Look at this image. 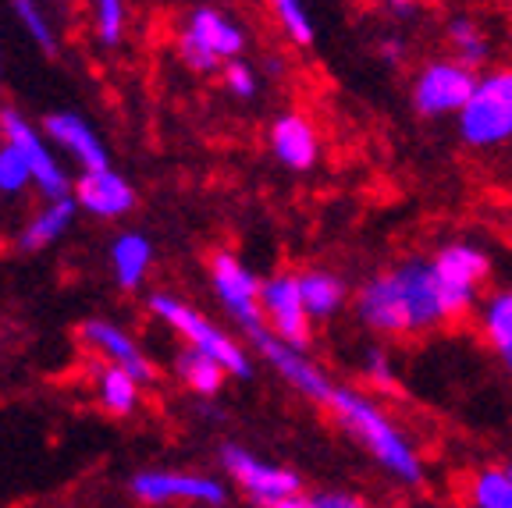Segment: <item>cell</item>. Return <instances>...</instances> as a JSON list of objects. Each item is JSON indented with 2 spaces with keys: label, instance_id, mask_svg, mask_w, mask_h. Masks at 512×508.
Wrapping results in <instances>:
<instances>
[{
  "label": "cell",
  "instance_id": "6da1fadb",
  "mask_svg": "<svg viewBox=\"0 0 512 508\" xmlns=\"http://www.w3.org/2000/svg\"><path fill=\"white\" fill-rule=\"evenodd\" d=\"M356 313L377 334H416L452 320L431 260H406L363 281L356 292Z\"/></svg>",
  "mask_w": 512,
  "mask_h": 508
},
{
  "label": "cell",
  "instance_id": "7a4b0ae2",
  "mask_svg": "<svg viewBox=\"0 0 512 508\" xmlns=\"http://www.w3.org/2000/svg\"><path fill=\"white\" fill-rule=\"evenodd\" d=\"M324 405H328L331 413L338 416V423H342L395 480H402V484H420L424 466L416 459L413 445H409L406 437H402V430L395 427L367 395L335 384V388L328 391V398H324Z\"/></svg>",
  "mask_w": 512,
  "mask_h": 508
},
{
  "label": "cell",
  "instance_id": "3957f363",
  "mask_svg": "<svg viewBox=\"0 0 512 508\" xmlns=\"http://www.w3.org/2000/svg\"><path fill=\"white\" fill-rule=\"evenodd\" d=\"M456 128L459 139L473 150L512 143V64H498L477 75V86L459 111Z\"/></svg>",
  "mask_w": 512,
  "mask_h": 508
},
{
  "label": "cell",
  "instance_id": "277c9868",
  "mask_svg": "<svg viewBox=\"0 0 512 508\" xmlns=\"http://www.w3.org/2000/svg\"><path fill=\"white\" fill-rule=\"evenodd\" d=\"M146 306L153 310V317L164 320L171 331H178V338L185 342V349H196L203 356H210L214 363L224 366L228 377H249V356L232 334H224L214 320H207L203 313H196L189 302L175 299L168 292H153L146 299Z\"/></svg>",
  "mask_w": 512,
  "mask_h": 508
},
{
  "label": "cell",
  "instance_id": "5b68a950",
  "mask_svg": "<svg viewBox=\"0 0 512 508\" xmlns=\"http://www.w3.org/2000/svg\"><path fill=\"white\" fill-rule=\"evenodd\" d=\"M242 50H246L242 25L217 8L189 11L182 32H178V57L196 75L221 72L228 61H239Z\"/></svg>",
  "mask_w": 512,
  "mask_h": 508
},
{
  "label": "cell",
  "instance_id": "8992f818",
  "mask_svg": "<svg viewBox=\"0 0 512 508\" xmlns=\"http://www.w3.org/2000/svg\"><path fill=\"white\" fill-rule=\"evenodd\" d=\"M477 75L473 68H466L456 57H438V61H427L420 72L413 75V107L420 118H459V111L466 107V100L473 96L477 86Z\"/></svg>",
  "mask_w": 512,
  "mask_h": 508
},
{
  "label": "cell",
  "instance_id": "52a82bcc",
  "mask_svg": "<svg viewBox=\"0 0 512 508\" xmlns=\"http://www.w3.org/2000/svg\"><path fill=\"white\" fill-rule=\"evenodd\" d=\"M210 285H214L217 302L228 310V317H232L235 324L249 334V338H253L260 327H267L264 324V302H260V295H264V281L256 278L253 270H249L235 253L217 249V253L210 256Z\"/></svg>",
  "mask_w": 512,
  "mask_h": 508
},
{
  "label": "cell",
  "instance_id": "ba28073f",
  "mask_svg": "<svg viewBox=\"0 0 512 508\" xmlns=\"http://www.w3.org/2000/svg\"><path fill=\"white\" fill-rule=\"evenodd\" d=\"M431 267H434V278H438L448 317L456 320V317H463L466 310L477 306L480 281L488 278V270H491L484 249L470 246V242H448V246H441L438 253H434Z\"/></svg>",
  "mask_w": 512,
  "mask_h": 508
},
{
  "label": "cell",
  "instance_id": "9c48e42d",
  "mask_svg": "<svg viewBox=\"0 0 512 508\" xmlns=\"http://www.w3.org/2000/svg\"><path fill=\"white\" fill-rule=\"evenodd\" d=\"M0 139H8L15 143L18 150L25 153L32 167V185L43 192L47 199H64L72 196V178L64 175L61 160L54 157V150L47 146V135L43 128H36L22 111L8 107V111H0Z\"/></svg>",
  "mask_w": 512,
  "mask_h": 508
},
{
  "label": "cell",
  "instance_id": "30bf717a",
  "mask_svg": "<svg viewBox=\"0 0 512 508\" xmlns=\"http://www.w3.org/2000/svg\"><path fill=\"white\" fill-rule=\"evenodd\" d=\"M264 324L274 338H281L292 349H306L313 334V317L306 313L303 292H299V274H274L264 281Z\"/></svg>",
  "mask_w": 512,
  "mask_h": 508
},
{
  "label": "cell",
  "instance_id": "8fae6325",
  "mask_svg": "<svg viewBox=\"0 0 512 508\" xmlns=\"http://www.w3.org/2000/svg\"><path fill=\"white\" fill-rule=\"evenodd\" d=\"M132 494L146 505H171V501H192V505H221L224 484L203 473H178V469H143L132 477Z\"/></svg>",
  "mask_w": 512,
  "mask_h": 508
},
{
  "label": "cell",
  "instance_id": "7c38bea8",
  "mask_svg": "<svg viewBox=\"0 0 512 508\" xmlns=\"http://www.w3.org/2000/svg\"><path fill=\"white\" fill-rule=\"evenodd\" d=\"M221 466L228 469V477L239 480L242 491L253 494L256 505H267V501L288 498V494H299V477L292 469L271 466V462L256 459L253 452L239 445L221 448Z\"/></svg>",
  "mask_w": 512,
  "mask_h": 508
},
{
  "label": "cell",
  "instance_id": "4fadbf2b",
  "mask_svg": "<svg viewBox=\"0 0 512 508\" xmlns=\"http://www.w3.org/2000/svg\"><path fill=\"white\" fill-rule=\"evenodd\" d=\"M72 196L79 203V210L100 217V221H118V217H128L136 210V189L114 167L82 171L72 182Z\"/></svg>",
  "mask_w": 512,
  "mask_h": 508
},
{
  "label": "cell",
  "instance_id": "5bb4252c",
  "mask_svg": "<svg viewBox=\"0 0 512 508\" xmlns=\"http://www.w3.org/2000/svg\"><path fill=\"white\" fill-rule=\"evenodd\" d=\"M43 135L57 150H64L82 171H100V167H111V153H107L104 139L89 125L82 114L75 111H54L43 118Z\"/></svg>",
  "mask_w": 512,
  "mask_h": 508
},
{
  "label": "cell",
  "instance_id": "9a60e30c",
  "mask_svg": "<svg viewBox=\"0 0 512 508\" xmlns=\"http://www.w3.org/2000/svg\"><path fill=\"white\" fill-rule=\"evenodd\" d=\"M79 338L89 349L100 352L104 363L128 370L139 384H150L153 377H157V370H153V363L146 359V352L139 349L136 338H132L125 327L111 324V320H86V324L79 327Z\"/></svg>",
  "mask_w": 512,
  "mask_h": 508
},
{
  "label": "cell",
  "instance_id": "2e32d148",
  "mask_svg": "<svg viewBox=\"0 0 512 508\" xmlns=\"http://www.w3.org/2000/svg\"><path fill=\"white\" fill-rule=\"evenodd\" d=\"M253 345L260 349V356H264L267 363H271L274 370H278V374L292 384V388L303 391V395H310L313 402H324V398H328V391L335 388V384L324 377V370H320V366H313L310 359L303 356V349H292V345H285L281 338H274L267 327H260V331L253 334Z\"/></svg>",
  "mask_w": 512,
  "mask_h": 508
},
{
  "label": "cell",
  "instance_id": "e0dca14e",
  "mask_svg": "<svg viewBox=\"0 0 512 508\" xmlns=\"http://www.w3.org/2000/svg\"><path fill=\"white\" fill-rule=\"evenodd\" d=\"M271 153L288 171H310L320 157V135L306 114H281L271 125Z\"/></svg>",
  "mask_w": 512,
  "mask_h": 508
},
{
  "label": "cell",
  "instance_id": "ac0fdd59",
  "mask_svg": "<svg viewBox=\"0 0 512 508\" xmlns=\"http://www.w3.org/2000/svg\"><path fill=\"white\" fill-rule=\"evenodd\" d=\"M75 214H79L75 196L47 199V203L29 217V224L18 231V249H22V253H40V249L54 246L57 239H64V235L72 231Z\"/></svg>",
  "mask_w": 512,
  "mask_h": 508
},
{
  "label": "cell",
  "instance_id": "d6986e66",
  "mask_svg": "<svg viewBox=\"0 0 512 508\" xmlns=\"http://www.w3.org/2000/svg\"><path fill=\"white\" fill-rule=\"evenodd\" d=\"M107 256H111V274L118 281V288L136 292L153 267V242L146 239L143 231H121V235H114Z\"/></svg>",
  "mask_w": 512,
  "mask_h": 508
},
{
  "label": "cell",
  "instance_id": "ffe728a7",
  "mask_svg": "<svg viewBox=\"0 0 512 508\" xmlns=\"http://www.w3.org/2000/svg\"><path fill=\"white\" fill-rule=\"evenodd\" d=\"M445 40H448V50L456 61H463L466 68H484L495 54V40H491L488 25L480 22L477 15H452L445 22Z\"/></svg>",
  "mask_w": 512,
  "mask_h": 508
},
{
  "label": "cell",
  "instance_id": "44dd1931",
  "mask_svg": "<svg viewBox=\"0 0 512 508\" xmlns=\"http://www.w3.org/2000/svg\"><path fill=\"white\" fill-rule=\"evenodd\" d=\"M299 292H303V302H306V313L313 320H331L335 313L345 310V281L331 270H303L299 274Z\"/></svg>",
  "mask_w": 512,
  "mask_h": 508
},
{
  "label": "cell",
  "instance_id": "7402d4cb",
  "mask_svg": "<svg viewBox=\"0 0 512 508\" xmlns=\"http://www.w3.org/2000/svg\"><path fill=\"white\" fill-rule=\"evenodd\" d=\"M480 331L488 338V345L495 349V356L502 359V366L512 374V288L488 295L480 306Z\"/></svg>",
  "mask_w": 512,
  "mask_h": 508
},
{
  "label": "cell",
  "instance_id": "603a6c76",
  "mask_svg": "<svg viewBox=\"0 0 512 508\" xmlns=\"http://www.w3.org/2000/svg\"><path fill=\"white\" fill-rule=\"evenodd\" d=\"M139 388H143V384L128 374V370H121V366L104 363L96 370V395H100V405L114 416H128L136 409Z\"/></svg>",
  "mask_w": 512,
  "mask_h": 508
},
{
  "label": "cell",
  "instance_id": "cb8c5ba5",
  "mask_svg": "<svg viewBox=\"0 0 512 508\" xmlns=\"http://www.w3.org/2000/svg\"><path fill=\"white\" fill-rule=\"evenodd\" d=\"M175 370H178V377H182L185 388L196 391V395H203V398L217 395V391H221V384H224V377H228L221 363H214V359L203 356V352H196V349L178 352Z\"/></svg>",
  "mask_w": 512,
  "mask_h": 508
},
{
  "label": "cell",
  "instance_id": "d4e9b609",
  "mask_svg": "<svg viewBox=\"0 0 512 508\" xmlns=\"http://www.w3.org/2000/svg\"><path fill=\"white\" fill-rule=\"evenodd\" d=\"M11 11H15L25 36H29L47 57H54L57 47H61V40H57V29H54V22H50V15L40 8V0H11Z\"/></svg>",
  "mask_w": 512,
  "mask_h": 508
},
{
  "label": "cell",
  "instance_id": "484cf974",
  "mask_svg": "<svg viewBox=\"0 0 512 508\" xmlns=\"http://www.w3.org/2000/svg\"><path fill=\"white\" fill-rule=\"evenodd\" d=\"M89 15H93V32L100 47H118L125 40L128 25V8L125 0H89Z\"/></svg>",
  "mask_w": 512,
  "mask_h": 508
},
{
  "label": "cell",
  "instance_id": "4316f807",
  "mask_svg": "<svg viewBox=\"0 0 512 508\" xmlns=\"http://www.w3.org/2000/svg\"><path fill=\"white\" fill-rule=\"evenodd\" d=\"M267 4H271L274 22L281 25V32H285L288 40L296 43V47H310L317 32H313L310 11H306L303 0H267Z\"/></svg>",
  "mask_w": 512,
  "mask_h": 508
},
{
  "label": "cell",
  "instance_id": "83f0119b",
  "mask_svg": "<svg viewBox=\"0 0 512 508\" xmlns=\"http://www.w3.org/2000/svg\"><path fill=\"white\" fill-rule=\"evenodd\" d=\"M477 508H512V469H488L473 480Z\"/></svg>",
  "mask_w": 512,
  "mask_h": 508
},
{
  "label": "cell",
  "instance_id": "f1b7e54d",
  "mask_svg": "<svg viewBox=\"0 0 512 508\" xmlns=\"http://www.w3.org/2000/svg\"><path fill=\"white\" fill-rule=\"evenodd\" d=\"M32 185V167L25 160V153L15 143H0V192L4 196H18L22 189Z\"/></svg>",
  "mask_w": 512,
  "mask_h": 508
},
{
  "label": "cell",
  "instance_id": "f546056e",
  "mask_svg": "<svg viewBox=\"0 0 512 508\" xmlns=\"http://www.w3.org/2000/svg\"><path fill=\"white\" fill-rule=\"evenodd\" d=\"M260 508H363L360 498H352V494H288V498L278 501H267Z\"/></svg>",
  "mask_w": 512,
  "mask_h": 508
},
{
  "label": "cell",
  "instance_id": "4dcf8cb0",
  "mask_svg": "<svg viewBox=\"0 0 512 508\" xmlns=\"http://www.w3.org/2000/svg\"><path fill=\"white\" fill-rule=\"evenodd\" d=\"M221 75H224V89L232 96H239V100H253L260 93V79H256V72L246 61H228L221 68Z\"/></svg>",
  "mask_w": 512,
  "mask_h": 508
},
{
  "label": "cell",
  "instance_id": "1f68e13d",
  "mask_svg": "<svg viewBox=\"0 0 512 508\" xmlns=\"http://www.w3.org/2000/svg\"><path fill=\"white\" fill-rule=\"evenodd\" d=\"M367 377L377 384V388L392 391L395 388V377H392V366H388V356L384 352H367Z\"/></svg>",
  "mask_w": 512,
  "mask_h": 508
},
{
  "label": "cell",
  "instance_id": "d6a6232c",
  "mask_svg": "<svg viewBox=\"0 0 512 508\" xmlns=\"http://www.w3.org/2000/svg\"><path fill=\"white\" fill-rule=\"evenodd\" d=\"M402 54H406V43L399 40V36H388V40H381V57L384 61H402Z\"/></svg>",
  "mask_w": 512,
  "mask_h": 508
},
{
  "label": "cell",
  "instance_id": "836d02e7",
  "mask_svg": "<svg viewBox=\"0 0 512 508\" xmlns=\"http://www.w3.org/2000/svg\"><path fill=\"white\" fill-rule=\"evenodd\" d=\"M374 4H384V8H392V11H406V8H413L416 0H374Z\"/></svg>",
  "mask_w": 512,
  "mask_h": 508
},
{
  "label": "cell",
  "instance_id": "e575fe53",
  "mask_svg": "<svg viewBox=\"0 0 512 508\" xmlns=\"http://www.w3.org/2000/svg\"><path fill=\"white\" fill-rule=\"evenodd\" d=\"M509 32H512V22H509Z\"/></svg>",
  "mask_w": 512,
  "mask_h": 508
}]
</instances>
